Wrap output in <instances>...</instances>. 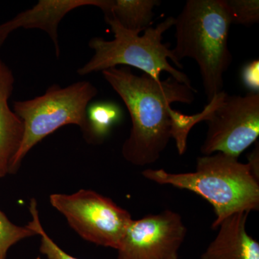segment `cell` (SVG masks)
I'll return each mask as SVG.
<instances>
[{
  "mask_svg": "<svg viewBox=\"0 0 259 259\" xmlns=\"http://www.w3.org/2000/svg\"><path fill=\"white\" fill-rule=\"evenodd\" d=\"M102 74L125 103L132 120L122 156L136 166L154 163L173 139L179 111L171 104L193 103L197 90L171 76L163 81L144 73L138 76L127 66L110 68Z\"/></svg>",
  "mask_w": 259,
  "mask_h": 259,
  "instance_id": "1",
  "label": "cell"
},
{
  "mask_svg": "<svg viewBox=\"0 0 259 259\" xmlns=\"http://www.w3.org/2000/svg\"><path fill=\"white\" fill-rule=\"evenodd\" d=\"M144 178L198 194L214 208L212 229L233 213L259 209V175L249 163L223 153L197 158L195 171L170 173L163 169L142 172Z\"/></svg>",
  "mask_w": 259,
  "mask_h": 259,
  "instance_id": "2",
  "label": "cell"
},
{
  "mask_svg": "<svg viewBox=\"0 0 259 259\" xmlns=\"http://www.w3.org/2000/svg\"><path fill=\"white\" fill-rule=\"evenodd\" d=\"M231 19L224 0H188L175 18V59L196 61L208 102L223 91L233 56L228 47ZM182 64V63H181Z\"/></svg>",
  "mask_w": 259,
  "mask_h": 259,
  "instance_id": "3",
  "label": "cell"
},
{
  "mask_svg": "<svg viewBox=\"0 0 259 259\" xmlns=\"http://www.w3.org/2000/svg\"><path fill=\"white\" fill-rule=\"evenodd\" d=\"M105 20L114 39L93 37L88 44L95 52L93 58L78 69V74L84 76L117 66H132L156 80H161V73L166 71L181 83L192 86L188 76L170 64L168 59L177 67L183 68L175 59L171 45L162 42L163 34L175 25V18L168 17L154 28L145 30L143 35L125 30L114 19L105 17Z\"/></svg>",
  "mask_w": 259,
  "mask_h": 259,
  "instance_id": "4",
  "label": "cell"
},
{
  "mask_svg": "<svg viewBox=\"0 0 259 259\" xmlns=\"http://www.w3.org/2000/svg\"><path fill=\"white\" fill-rule=\"evenodd\" d=\"M97 93L93 83L81 81L66 88L53 84L41 96L15 102L13 111L23 122L24 131L21 144L12 162L10 175L18 171L22 161L35 145L63 126H79L88 140L87 111L89 104Z\"/></svg>",
  "mask_w": 259,
  "mask_h": 259,
  "instance_id": "5",
  "label": "cell"
},
{
  "mask_svg": "<svg viewBox=\"0 0 259 259\" xmlns=\"http://www.w3.org/2000/svg\"><path fill=\"white\" fill-rule=\"evenodd\" d=\"M196 115L208 126L201 146L204 156L223 153L238 158L259 136V93L241 96L223 90Z\"/></svg>",
  "mask_w": 259,
  "mask_h": 259,
  "instance_id": "6",
  "label": "cell"
},
{
  "mask_svg": "<svg viewBox=\"0 0 259 259\" xmlns=\"http://www.w3.org/2000/svg\"><path fill=\"white\" fill-rule=\"evenodd\" d=\"M50 202L83 240L116 250L133 221L126 209L93 190L53 194Z\"/></svg>",
  "mask_w": 259,
  "mask_h": 259,
  "instance_id": "7",
  "label": "cell"
},
{
  "mask_svg": "<svg viewBox=\"0 0 259 259\" xmlns=\"http://www.w3.org/2000/svg\"><path fill=\"white\" fill-rule=\"evenodd\" d=\"M187 228L170 209L133 220L117 248L118 259H178Z\"/></svg>",
  "mask_w": 259,
  "mask_h": 259,
  "instance_id": "8",
  "label": "cell"
},
{
  "mask_svg": "<svg viewBox=\"0 0 259 259\" xmlns=\"http://www.w3.org/2000/svg\"><path fill=\"white\" fill-rule=\"evenodd\" d=\"M107 3L108 0H40L31 9L0 25V48L17 29H40L49 34L55 47L56 55L59 57L58 28L62 19L72 10L83 6L97 7L103 11Z\"/></svg>",
  "mask_w": 259,
  "mask_h": 259,
  "instance_id": "9",
  "label": "cell"
},
{
  "mask_svg": "<svg viewBox=\"0 0 259 259\" xmlns=\"http://www.w3.org/2000/svg\"><path fill=\"white\" fill-rule=\"evenodd\" d=\"M249 214L242 211L223 220L201 259H259L258 242L246 231Z\"/></svg>",
  "mask_w": 259,
  "mask_h": 259,
  "instance_id": "10",
  "label": "cell"
},
{
  "mask_svg": "<svg viewBox=\"0 0 259 259\" xmlns=\"http://www.w3.org/2000/svg\"><path fill=\"white\" fill-rule=\"evenodd\" d=\"M15 81L13 71L0 58V178L10 175L23 136V122L9 105Z\"/></svg>",
  "mask_w": 259,
  "mask_h": 259,
  "instance_id": "11",
  "label": "cell"
},
{
  "mask_svg": "<svg viewBox=\"0 0 259 259\" xmlns=\"http://www.w3.org/2000/svg\"><path fill=\"white\" fill-rule=\"evenodd\" d=\"M160 4L158 0H108L103 13L125 30L140 35L151 28L153 10Z\"/></svg>",
  "mask_w": 259,
  "mask_h": 259,
  "instance_id": "12",
  "label": "cell"
},
{
  "mask_svg": "<svg viewBox=\"0 0 259 259\" xmlns=\"http://www.w3.org/2000/svg\"><path fill=\"white\" fill-rule=\"evenodd\" d=\"M89 125L88 141L101 143L112 127L122 119V112L115 102H97L88 107L87 111Z\"/></svg>",
  "mask_w": 259,
  "mask_h": 259,
  "instance_id": "13",
  "label": "cell"
},
{
  "mask_svg": "<svg viewBox=\"0 0 259 259\" xmlns=\"http://www.w3.org/2000/svg\"><path fill=\"white\" fill-rule=\"evenodd\" d=\"M29 210L32 216V220L27 225L36 233L37 236L40 237V250L42 254L45 255L48 259H79L61 249L55 242L53 241L50 236L44 231L37 210V202L35 199H32L30 202Z\"/></svg>",
  "mask_w": 259,
  "mask_h": 259,
  "instance_id": "14",
  "label": "cell"
},
{
  "mask_svg": "<svg viewBox=\"0 0 259 259\" xmlns=\"http://www.w3.org/2000/svg\"><path fill=\"white\" fill-rule=\"evenodd\" d=\"M36 233L28 226H16L0 210V259H7L8 250L18 242L35 236Z\"/></svg>",
  "mask_w": 259,
  "mask_h": 259,
  "instance_id": "15",
  "label": "cell"
},
{
  "mask_svg": "<svg viewBox=\"0 0 259 259\" xmlns=\"http://www.w3.org/2000/svg\"><path fill=\"white\" fill-rule=\"evenodd\" d=\"M232 24L250 26L259 21L258 0H224Z\"/></svg>",
  "mask_w": 259,
  "mask_h": 259,
  "instance_id": "16",
  "label": "cell"
},
{
  "mask_svg": "<svg viewBox=\"0 0 259 259\" xmlns=\"http://www.w3.org/2000/svg\"><path fill=\"white\" fill-rule=\"evenodd\" d=\"M241 79L245 88L250 93H258L259 92V61H250L243 66L241 72Z\"/></svg>",
  "mask_w": 259,
  "mask_h": 259,
  "instance_id": "17",
  "label": "cell"
}]
</instances>
